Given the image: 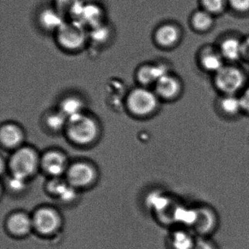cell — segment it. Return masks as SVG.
Here are the masks:
<instances>
[{
	"mask_svg": "<svg viewBox=\"0 0 249 249\" xmlns=\"http://www.w3.org/2000/svg\"><path fill=\"white\" fill-rule=\"evenodd\" d=\"M33 221L24 213L13 215L8 220V226L10 231L14 234L22 235L30 231Z\"/></svg>",
	"mask_w": 249,
	"mask_h": 249,
	"instance_id": "obj_14",
	"label": "cell"
},
{
	"mask_svg": "<svg viewBox=\"0 0 249 249\" xmlns=\"http://www.w3.org/2000/svg\"><path fill=\"white\" fill-rule=\"evenodd\" d=\"M56 34L58 44L66 52H78L89 40V30L75 20L67 19Z\"/></svg>",
	"mask_w": 249,
	"mask_h": 249,
	"instance_id": "obj_1",
	"label": "cell"
},
{
	"mask_svg": "<svg viewBox=\"0 0 249 249\" xmlns=\"http://www.w3.org/2000/svg\"><path fill=\"white\" fill-rule=\"evenodd\" d=\"M150 201H151V203L153 204V205L157 209L164 208L168 204L167 198L159 195H153V196L151 195V199H150Z\"/></svg>",
	"mask_w": 249,
	"mask_h": 249,
	"instance_id": "obj_29",
	"label": "cell"
},
{
	"mask_svg": "<svg viewBox=\"0 0 249 249\" xmlns=\"http://www.w3.org/2000/svg\"><path fill=\"white\" fill-rule=\"evenodd\" d=\"M219 105L222 113L228 117H234L243 110L240 99L234 94H227L221 99Z\"/></svg>",
	"mask_w": 249,
	"mask_h": 249,
	"instance_id": "obj_19",
	"label": "cell"
},
{
	"mask_svg": "<svg viewBox=\"0 0 249 249\" xmlns=\"http://www.w3.org/2000/svg\"><path fill=\"white\" fill-rule=\"evenodd\" d=\"M167 68L162 65L148 64L142 65L137 72L138 82L142 87L155 84L164 75H167Z\"/></svg>",
	"mask_w": 249,
	"mask_h": 249,
	"instance_id": "obj_10",
	"label": "cell"
},
{
	"mask_svg": "<svg viewBox=\"0 0 249 249\" xmlns=\"http://www.w3.org/2000/svg\"><path fill=\"white\" fill-rule=\"evenodd\" d=\"M173 216L177 222L192 229L197 218V209L196 207L192 208L181 205L175 210Z\"/></svg>",
	"mask_w": 249,
	"mask_h": 249,
	"instance_id": "obj_15",
	"label": "cell"
},
{
	"mask_svg": "<svg viewBox=\"0 0 249 249\" xmlns=\"http://www.w3.org/2000/svg\"><path fill=\"white\" fill-rule=\"evenodd\" d=\"M68 181L73 186H85L89 184L94 178L93 169L85 163H76L68 171Z\"/></svg>",
	"mask_w": 249,
	"mask_h": 249,
	"instance_id": "obj_9",
	"label": "cell"
},
{
	"mask_svg": "<svg viewBox=\"0 0 249 249\" xmlns=\"http://www.w3.org/2000/svg\"><path fill=\"white\" fill-rule=\"evenodd\" d=\"M0 139L5 146H17L22 141V134L19 129L14 125H5L1 129Z\"/></svg>",
	"mask_w": 249,
	"mask_h": 249,
	"instance_id": "obj_17",
	"label": "cell"
},
{
	"mask_svg": "<svg viewBox=\"0 0 249 249\" xmlns=\"http://www.w3.org/2000/svg\"><path fill=\"white\" fill-rule=\"evenodd\" d=\"M33 224L42 234H51L59 227V216L53 210L43 208L35 214Z\"/></svg>",
	"mask_w": 249,
	"mask_h": 249,
	"instance_id": "obj_8",
	"label": "cell"
},
{
	"mask_svg": "<svg viewBox=\"0 0 249 249\" xmlns=\"http://www.w3.org/2000/svg\"><path fill=\"white\" fill-rule=\"evenodd\" d=\"M66 20V17L55 8L43 10L38 17L39 24L43 30L55 33Z\"/></svg>",
	"mask_w": 249,
	"mask_h": 249,
	"instance_id": "obj_11",
	"label": "cell"
},
{
	"mask_svg": "<svg viewBox=\"0 0 249 249\" xmlns=\"http://www.w3.org/2000/svg\"><path fill=\"white\" fill-rule=\"evenodd\" d=\"M104 13L100 5L84 2L72 20L82 24L87 30L104 23Z\"/></svg>",
	"mask_w": 249,
	"mask_h": 249,
	"instance_id": "obj_6",
	"label": "cell"
},
{
	"mask_svg": "<svg viewBox=\"0 0 249 249\" xmlns=\"http://www.w3.org/2000/svg\"><path fill=\"white\" fill-rule=\"evenodd\" d=\"M204 5L211 12H218L223 6L224 0H202Z\"/></svg>",
	"mask_w": 249,
	"mask_h": 249,
	"instance_id": "obj_28",
	"label": "cell"
},
{
	"mask_svg": "<svg viewBox=\"0 0 249 249\" xmlns=\"http://www.w3.org/2000/svg\"><path fill=\"white\" fill-rule=\"evenodd\" d=\"M65 157L60 153L50 151L43 157V167L52 176H58L62 174L65 171Z\"/></svg>",
	"mask_w": 249,
	"mask_h": 249,
	"instance_id": "obj_12",
	"label": "cell"
},
{
	"mask_svg": "<svg viewBox=\"0 0 249 249\" xmlns=\"http://www.w3.org/2000/svg\"><path fill=\"white\" fill-rule=\"evenodd\" d=\"M212 24L211 16L206 12L200 11L195 14L193 17V24L198 30H205Z\"/></svg>",
	"mask_w": 249,
	"mask_h": 249,
	"instance_id": "obj_26",
	"label": "cell"
},
{
	"mask_svg": "<svg viewBox=\"0 0 249 249\" xmlns=\"http://www.w3.org/2000/svg\"><path fill=\"white\" fill-rule=\"evenodd\" d=\"M110 36V30L104 23L89 30V40L96 44L106 43Z\"/></svg>",
	"mask_w": 249,
	"mask_h": 249,
	"instance_id": "obj_23",
	"label": "cell"
},
{
	"mask_svg": "<svg viewBox=\"0 0 249 249\" xmlns=\"http://www.w3.org/2000/svg\"><path fill=\"white\" fill-rule=\"evenodd\" d=\"M156 94L160 97L170 100L178 92L179 84L169 74L161 77L155 84Z\"/></svg>",
	"mask_w": 249,
	"mask_h": 249,
	"instance_id": "obj_13",
	"label": "cell"
},
{
	"mask_svg": "<svg viewBox=\"0 0 249 249\" xmlns=\"http://www.w3.org/2000/svg\"><path fill=\"white\" fill-rule=\"evenodd\" d=\"M221 52L227 59L235 60L242 53V44L235 39H228L221 45Z\"/></svg>",
	"mask_w": 249,
	"mask_h": 249,
	"instance_id": "obj_22",
	"label": "cell"
},
{
	"mask_svg": "<svg viewBox=\"0 0 249 249\" xmlns=\"http://www.w3.org/2000/svg\"><path fill=\"white\" fill-rule=\"evenodd\" d=\"M37 164V155L34 151L28 148L18 150L11 157L10 162L13 176L24 179L34 173Z\"/></svg>",
	"mask_w": 249,
	"mask_h": 249,
	"instance_id": "obj_4",
	"label": "cell"
},
{
	"mask_svg": "<svg viewBox=\"0 0 249 249\" xmlns=\"http://www.w3.org/2000/svg\"><path fill=\"white\" fill-rule=\"evenodd\" d=\"M194 249H215V246L210 240H207L205 237L197 239L195 242Z\"/></svg>",
	"mask_w": 249,
	"mask_h": 249,
	"instance_id": "obj_30",
	"label": "cell"
},
{
	"mask_svg": "<svg viewBox=\"0 0 249 249\" xmlns=\"http://www.w3.org/2000/svg\"><path fill=\"white\" fill-rule=\"evenodd\" d=\"M50 189L54 194H58L62 199L65 200H70L72 199L74 195L73 189L71 188V186H67L65 183L57 180V181H53L50 185Z\"/></svg>",
	"mask_w": 249,
	"mask_h": 249,
	"instance_id": "obj_24",
	"label": "cell"
},
{
	"mask_svg": "<svg viewBox=\"0 0 249 249\" xmlns=\"http://www.w3.org/2000/svg\"><path fill=\"white\" fill-rule=\"evenodd\" d=\"M67 127L70 138L78 143H89L97 135V125L91 118L82 113L69 118Z\"/></svg>",
	"mask_w": 249,
	"mask_h": 249,
	"instance_id": "obj_2",
	"label": "cell"
},
{
	"mask_svg": "<svg viewBox=\"0 0 249 249\" xmlns=\"http://www.w3.org/2000/svg\"><path fill=\"white\" fill-rule=\"evenodd\" d=\"M24 180L25 179L22 178L13 176L11 180H10V186L14 190H21V189L24 187Z\"/></svg>",
	"mask_w": 249,
	"mask_h": 249,
	"instance_id": "obj_32",
	"label": "cell"
},
{
	"mask_svg": "<svg viewBox=\"0 0 249 249\" xmlns=\"http://www.w3.org/2000/svg\"><path fill=\"white\" fill-rule=\"evenodd\" d=\"M240 99L243 111L249 113V88L244 91Z\"/></svg>",
	"mask_w": 249,
	"mask_h": 249,
	"instance_id": "obj_33",
	"label": "cell"
},
{
	"mask_svg": "<svg viewBox=\"0 0 249 249\" xmlns=\"http://www.w3.org/2000/svg\"><path fill=\"white\" fill-rule=\"evenodd\" d=\"M82 107V102L79 99L75 97H67L61 104V112L69 119L81 113Z\"/></svg>",
	"mask_w": 249,
	"mask_h": 249,
	"instance_id": "obj_21",
	"label": "cell"
},
{
	"mask_svg": "<svg viewBox=\"0 0 249 249\" xmlns=\"http://www.w3.org/2000/svg\"><path fill=\"white\" fill-rule=\"evenodd\" d=\"M197 218L193 230L201 235L211 234L218 227V218L216 213L207 205L196 207Z\"/></svg>",
	"mask_w": 249,
	"mask_h": 249,
	"instance_id": "obj_7",
	"label": "cell"
},
{
	"mask_svg": "<svg viewBox=\"0 0 249 249\" xmlns=\"http://www.w3.org/2000/svg\"><path fill=\"white\" fill-rule=\"evenodd\" d=\"M242 53L249 58V38L242 44Z\"/></svg>",
	"mask_w": 249,
	"mask_h": 249,
	"instance_id": "obj_34",
	"label": "cell"
},
{
	"mask_svg": "<svg viewBox=\"0 0 249 249\" xmlns=\"http://www.w3.org/2000/svg\"><path fill=\"white\" fill-rule=\"evenodd\" d=\"M243 82L240 71L231 67H223L215 77L217 87L227 94H234L241 87Z\"/></svg>",
	"mask_w": 249,
	"mask_h": 249,
	"instance_id": "obj_5",
	"label": "cell"
},
{
	"mask_svg": "<svg viewBox=\"0 0 249 249\" xmlns=\"http://www.w3.org/2000/svg\"><path fill=\"white\" fill-rule=\"evenodd\" d=\"M129 110L138 116H146L154 112L158 106V98L156 93L146 87L135 89L127 97Z\"/></svg>",
	"mask_w": 249,
	"mask_h": 249,
	"instance_id": "obj_3",
	"label": "cell"
},
{
	"mask_svg": "<svg viewBox=\"0 0 249 249\" xmlns=\"http://www.w3.org/2000/svg\"><path fill=\"white\" fill-rule=\"evenodd\" d=\"M178 30L176 27L169 24L161 26L157 30L155 38L159 45L168 47L176 43L178 39Z\"/></svg>",
	"mask_w": 249,
	"mask_h": 249,
	"instance_id": "obj_18",
	"label": "cell"
},
{
	"mask_svg": "<svg viewBox=\"0 0 249 249\" xmlns=\"http://www.w3.org/2000/svg\"><path fill=\"white\" fill-rule=\"evenodd\" d=\"M230 2L231 6L237 11H245L249 9V0H230Z\"/></svg>",
	"mask_w": 249,
	"mask_h": 249,
	"instance_id": "obj_31",
	"label": "cell"
},
{
	"mask_svg": "<svg viewBox=\"0 0 249 249\" xmlns=\"http://www.w3.org/2000/svg\"><path fill=\"white\" fill-rule=\"evenodd\" d=\"M196 240L184 229L177 230L173 233L171 244L174 249H194Z\"/></svg>",
	"mask_w": 249,
	"mask_h": 249,
	"instance_id": "obj_16",
	"label": "cell"
},
{
	"mask_svg": "<svg viewBox=\"0 0 249 249\" xmlns=\"http://www.w3.org/2000/svg\"><path fill=\"white\" fill-rule=\"evenodd\" d=\"M83 2V0H55L54 8L64 17L69 16L71 19L75 17Z\"/></svg>",
	"mask_w": 249,
	"mask_h": 249,
	"instance_id": "obj_20",
	"label": "cell"
},
{
	"mask_svg": "<svg viewBox=\"0 0 249 249\" xmlns=\"http://www.w3.org/2000/svg\"><path fill=\"white\" fill-rule=\"evenodd\" d=\"M66 116L61 112L59 113L52 115L48 119L49 126L54 129H59L65 125L66 122Z\"/></svg>",
	"mask_w": 249,
	"mask_h": 249,
	"instance_id": "obj_27",
	"label": "cell"
},
{
	"mask_svg": "<svg viewBox=\"0 0 249 249\" xmlns=\"http://www.w3.org/2000/svg\"><path fill=\"white\" fill-rule=\"evenodd\" d=\"M202 65L205 69L214 72H218L223 68L221 58L213 53L205 55L202 58Z\"/></svg>",
	"mask_w": 249,
	"mask_h": 249,
	"instance_id": "obj_25",
	"label": "cell"
}]
</instances>
